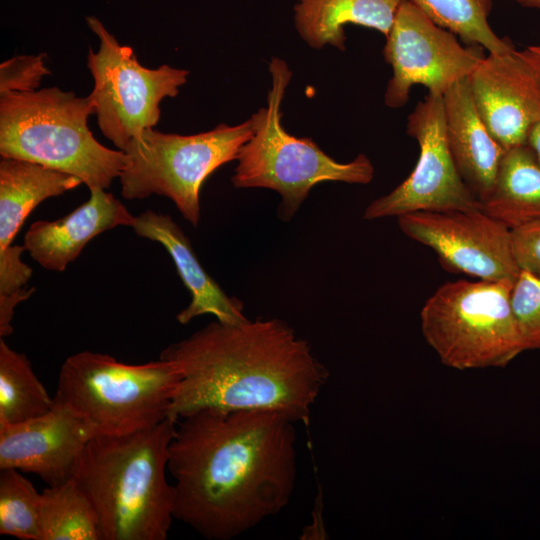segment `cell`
Returning <instances> with one entry per match:
<instances>
[{"label": "cell", "instance_id": "2e32d148", "mask_svg": "<svg viewBox=\"0 0 540 540\" xmlns=\"http://www.w3.org/2000/svg\"><path fill=\"white\" fill-rule=\"evenodd\" d=\"M131 228L139 237L158 242L167 250L184 286L191 294L190 304L176 316L180 324H187L204 314H211L226 324H239L248 320L243 314V303L228 296L206 272L190 240L169 215L146 210L134 217Z\"/></svg>", "mask_w": 540, "mask_h": 540}, {"label": "cell", "instance_id": "8992f818", "mask_svg": "<svg viewBox=\"0 0 540 540\" xmlns=\"http://www.w3.org/2000/svg\"><path fill=\"white\" fill-rule=\"evenodd\" d=\"M181 371L159 357L127 364L98 352L81 351L61 365L55 397L87 419L101 435H124L169 417Z\"/></svg>", "mask_w": 540, "mask_h": 540}, {"label": "cell", "instance_id": "5b68a950", "mask_svg": "<svg viewBox=\"0 0 540 540\" xmlns=\"http://www.w3.org/2000/svg\"><path fill=\"white\" fill-rule=\"evenodd\" d=\"M269 72L272 85L267 106L250 117L253 135L238 154L231 181L235 188H267L278 192L279 216L289 221L316 184L326 181L368 184L375 170L364 154L351 162L340 163L312 139L289 134L281 124V104L292 72L277 57L271 58Z\"/></svg>", "mask_w": 540, "mask_h": 540}, {"label": "cell", "instance_id": "d6986e66", "mask_svg": "<svg viewBox=\"0 0 540 540\" xmlns=\"http://www.w3.org/2000/svg\"><path fill=\"white\" fill-rule=\"evenodd\" d=\"M71 174L17 158L0 161V250L12 242L26 218L42 201L78 187Z\"/></svg>", "mask_w": 540, "mask_h": 540}, {"label": "cell", "instance_id": "277c9868", "mask_svg": "<svg viewBox=\"0 0 540 540\" xmlns=\"http://www.w3.org/2000/svg\"><path fill=\"white\" fill-rule=\"evenodd\" d=\"M0 154L78 177L90 192L119 178L122 150L107 148L88 128L91 97L57 87L0 95Z\"/></svg>", "mask_w": 540, "mask_h": 540}, {"label": "cell", "instance_id": "8fae6325", "mask_svg": "<svg viewBox=\"0 0 540 540\" xmlns=\"http://www.w3.org/2000/svg\"><path fill=\"white\" fill-rule=\"evenodd\" d=\"M481 48L463 47L455 34L431 21L410 0H402L383 49L393 70L385 105L393 109L405 106L414 85L443 95L485 57Z\"/></svg>", "mask_w": 540, "mask_h": 540}, {"label": "cell", "instance_id": "4fadbf2b", "mask_svg": "<svg viewBox=\"0 0 540 540\" xmlns=\"http://www.w3.org/2000/svg\"><path fill=\"white\" fill-rule=\"evenodd\" d=\"M476 108L507 151L525 144L540 120V59L529 48L489 53L467 77Z\"/></svg>", "mask_w": 540, "mask_h": 540}, {"label": "cell", "instance_id": "52a82bcc", "mask_svg": "<svg viewBox=\"0 0 540 540\" xmlns=\"http://www.w3.org/2000/svg\"><path fill=\"white\" fill-rule=\"evenodd\" d=\"M512 280L441 285L420 312L422 335L457 370L504 368L525 351L512 307Z\"/></svg>", "mask_w": 540, "mask_h": 540}, {"label": "cell", "instance_id": "7a4b0ae2", "mask_svg": "<svg viewBox=\"0 0 540 540\" xmlns=\"http://www.w3.org/2000/svg\"><path fill=\"white\" fill-rule=\"evenodd\" d=\"M159 357L181 371L169 409L177 422L212 408L276 412L308 425L329 377L310 344L277 318L215 320L169 344Z\"/></svg>", "mask_w": 540, "mask_h": 540}, {"label": "cell", "instance_id": "3957f363", "mask_svg": "<svg viewBox=\"0 0 540 540\" xmlns=\"http://www.w3.org/2000/svg\"><path fill=\"white\" fill-rule=\"evenodd\" d=\"M177 421L124 435H95L73 479L98 516L103 540H166L175 489L167 480Z\"/></svg>", "mask_w": 540, "mask_h": 540}, {"label": "cell", "instance_id": "1f68e13d", "mask_svg": "<svg viewBox=\"0 0 540 540\" xmlns=\"http://www.w3.org/2000/svg\"><path fill=\"white\" fill-rule=\"evenodd\" d=\"M529 48L539 57L540 59V45H532Z\"/></svg>", "mask_w": 540, "mask_h": 540}, {"label": "cell", "instance_id": "d4e9b609", "mask_svg": "<svg viewBox=\"0 0 540 540\" xmlns=\"http://www.w3.org/2000/svg\"><path fill=\"white\" fill-rule=\"evenodd\" d=\"M511 307L525 351L540 350V277L520 271L512 287Z\"/></svg>", "mask_w": 540, "mask_h": 540}, {"label": "cell", "instance_id": "7c38bea8", "mask_svg": "<svg viewBox=\"0 0 540 540\" xmlns=\"http://www.w3.org/2000/svg\"><path fill=\"white\" fill-rule=\"evenodd\" d=\"M401 231L432 249L448 272L515 281L511 230L482 210L418 211L397 217Z\"/></svg>", "mask_w": 540, "mask_h": 540}, {"label": "cell", "instance_id": "9c48e42d", "mask_svg": "<svg viewBox=\"0 0 540 540\" xmlns=\"http://www.w3.org/2000/svg\"><path fill=\"white\" fill-rule=\"evenodd\" d=\"M89 28L99 39L97 51L89 50L87 67L94 80L91 97L103 135L124 151L143 131L160 119V102L175 97L189 71L161 65H141L134 50L121 45L95 16H87Z\"/></svg>", "mask_w": 540, "mask_h": 540}, {"label": "cell", "instance_id": "30bf717a", "mask_svg": "<svg viewBox=\"0 0 540 540\" xmlns=\"http://www.w3.org/2000/svg\"><path fill=\"white\" fill-rule=\"evenodd\" d=\"M406 133L419 145L410 175L388 194L373 200L363 218L398 217L418 211L481 210V201L463 181L449 149L443 95L431 94L409 114Z\"/></svg>", "mask_w": 540, "mask_h": 540}, {"label": "cell", "instance_id": "6da1fadb", "mask_svg": "<svg viewBox=\"0 0 540 540\" xmlns=\"http://www.w3.org/2000/svg\"><path fill=\"white\" fill-rule=\"evenodd\" d=\"M295 422L259 410L203 409L177 422L168 471L174 518L231 540L279 514L297 478Z\"/></svg>", "mask_w": 540, "mask_h": 540}, {"label": "cell", "instance_id": "ffe728a7", "mask_svg": "<svg viewBox=\"0 0 540 540\" xmlns=\"http://www.w3.org/2000/svg\"><path fill=\"white\" fill-rule=\"evenodd\" d=\"M481 210L510 230L540 221V162L525 143L505 151Z\"/></svg>", "mask_w": 540, "mask_h": 540}, {"label": "cell", "instance_id": "603a6c76", "mask_svg": "<svg viewBox=\"0 0 540 540\" xmlns=\"http://www.w3.org/2000/svg\"><path fill=\"white\" fill-rule=\"evenodd\" d=\"M431 21L459 36L466 44L481 46L489 53L515 49L513 43L492 30L488 17L492 0H410Z\"/></svg>", "mask_w": 540, "mask_h": 540}, {"label": "cell", "instance_id": "cb8c5ba5", "mask_svg": "<svg viewBox=\"0 0 540 540\" xmlns=\"http://www.w3.org/2000/svg\"><path fill=\"white\" fill-rule=\"evenodd\" d=\"M0 471V534L41 540L40 493L21 471Z\"/></svg>", "mask_w": 540, "mask_h": 540}, {"label": "cell", "instance_id": "f1b7e54d", "mask_svg": "<svg viewBox=\"0 0 540 540\" xmlns=\"http://www.w3.org/2000/svg\"><path fill=\"white\" fill-rule=\"evenodd\" d=\"M35 288L23 289L17 293L0 295V337L4 338L13 333L12 319L17 304L31 296Z\"/></svg>", "mask_w": 540, "mask_h": 540}, {"label": "cell", "instance_id": "9a60e30c", "mask_svg": "<svg viewBox=\"0 0 540 540\" xmlns=\"http://www.w3.org/2000/svg\"><path fill=\"white\" fill-rule=\"evenodd\" d=\"M90 193V198L72 212L57 220L36 221L25 233V250L43 268L63 272L97 235L118 226H132L135 216L112 193Z\"/></svg>", "mask_w": 540, "mask_h": 540}, {"label": "cell", "instance_id": "83f0119b", "mask_svg": "<svg viewBox=\"0 0 540 540\" xmlns=\"http://www.w3.org/2000/svg\"><path fill=\"white\" fill-rule=\"evenodd\" d=\"M24 250L19 245L0 250V295L17 293L28 283L32 268L21 259Z\"/></svg>", "mask_w": 540, "mask_h": 540}, {"label": "cell", "instance_id": "44dd1931", "mask_svg": "<svg viewBox=\"0 0 540 540\" xmlns=\"http://www.w3.org/2000/svg\"><path fill=\"white\" fill-rule=\"evenodd\" d=\"M53 404L27 356L0 337V427L42 416Z\"/></svg>", "mask_w": 540, "mask_h": 540}, {"label": "cell", "instance_id": "ac0fdd59", "mask_svg": "<svg viewBox=\"0 0 540 540\" xmlns=\"http://www.w3.org/2000/svg\"><path fill=\"white\" fill-rule=\"evenodd\" d=\"M402 0H298L295 26L312 48L331 45L345 50L344 26L348 23L375 29L385 37Z\"/></svg>", "mask_w": 540, "mask_h": 540}, {"label": "cell", "instance_id": "5bb4252c", "mask_svg": "<svg viewBox=\"0 0 540 540\" xmlns=\"http://www.w3.org/2000/svg\"><path fill=\"white\" fill-rule=\"evenodd\" d=\"M94 426L54 396L44 415L0 427V469L38 475L48 486L73 478Z\"/></svg>", "mask_w": 540, "mask_h": 540}, {"label": "cell", "instance_id": "4dcf8cb0", "mask_svg": "<svg viewBox=\"0 0 540 540\" xmlns=\"http://www.w3.org/2000/svg\"><path fill=\"white\" fill-rule=\"evenodd\" d=\"M524 7L535 8L540 10V0H515Z\"/></svg>", "mask_w": 540, "mask_h": 540}, {"label": "cell", "instance_id": "7402d4cb", "mask_svg": "<svg viewBox=\"0 0 540 540\" xmlns=\"http://www.w3.org/2000/svg\"><path fill=\"white\" fill-rule=\"evenodd\" d=\"M41 540H103L96 511L72 478L40 493Z\"/></svg>", "mask_w": 540, "mask_h": 540}, {"label": "cell", "instance_id": "f546056e", "mask_svg": "<svg viewBox=\"0 0 540 540\" xmlns=\"http://www.w3.org/2000/svg\"><path fill=\"white\" fill-rule=\"evenodd\" d=\"M526 144L532 149L540 162V120L531 129Z\"/></svg>", "mask_w": 540, "mask_h": 540}, {"label": "cell", "instance_id": "484cf974", "mask_svg": "<svg viewBox=\"0 0 540 540\" xmlns=\"http://www.w3.org/2000/svg\"><path fill=\"white\" fill-rule=\"evenodd\" d=\"M50 73L44 53L8 59L0 65V95L35 91L41 79Z\"/></svg>", "mask_w": 540, "mask_h": 540}, {"label": "cell", "instance_id": "ba28073f", "mask_svg": "<svg viewBox=\"0 0 540 540\" xmlns=\"http://www.w3.org/2000/svg\"><path fill=\"white\" fill-rule=\"evenodd\" d=\"M253 135L250 119L193 135L164 133L148 128L124 150L119 176L127 200L153 194L169 198L182 216L196 227L200 220V188L222 165L237 160Z\"/></svg>", "mask_w": 540, "mask_h": 540}, {"label": "cell", "instance_id": "4316f807", "mask_svg": "<svg viewBox=\"0 0 540 540\" xmlns=\"http://www.w3.org/2000/svg\"><path fill=\"white\" fill-rule=\"evenodd\" d=\"M511 242L520 271L540 277V221L511 229Z\"/></svg>", "mask_w": 540, "mask_h": 540}, {"label": "cell", "instance_id": "e0dca14e", "mask_svg": "<svg viewBox=\"0 0 540 540\" xmlns=\"http://www.w3.org/2000/svg\"><path fill=\"white\" fill-rule=\"evenodd\" d=\"M446 135L463 181L483 202L491 194L505 150L494 139L474 103L468 78L443 94Z\"/></svg>", "mask_w": 540, "mask_h": 540}]
</instances>
